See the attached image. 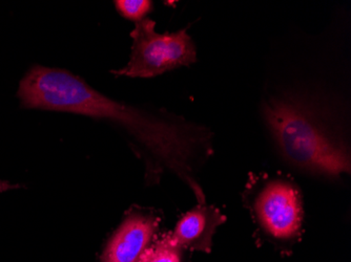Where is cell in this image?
Segmentation results:
<instances>
[{"instance_id": "1", "label": "cell", "mask_w": 351, "mask_h": 262, "mask_svg": "<svg viewBox=\"0 0 351 262\" xmlns=\"http://www.w3.org/2000/svg\"><path fill=\"white\" fill-rule=\"evenodd\" d=\"M21 107L66 112L108 124L128 140L145 165L147 184L160 182L165 173L181 179L206 204L196 172L213 153L210 128L171 112H152L112 99L84 79L62 68L34 65L17 90Z\"/></svg>"}, {"instance_id": "2", "label": "cell", "mask_w": 351, "mask_h": 262, "mask_svg": "<svg viewBox=\"0 0 351 262\" xmlns=\"http://www.w3.org/2000/svg\"><path fill=\"white\" fill-rule=\"evenodd\" d=\"M262 116L280 155L295 169L331 179L350 173L344 128L320 98L295 92L269 96Z\"/></svg>"}, {"instance_id": "3", "label": "cell", "mask_w": 351, "mask_h": 262, "mask_svg": "<svg viewBox=\"0 0 351 262\" xmlns=\"http://www.w3.org/2000/svg\"><path fill=\"white\" fill-rule=\"evenodd\" d=\"M243 202L260 235L274 247L287 252L301 240L304 202L300 187L291 177L250 174Z\"/></svg>"}, {"instance_id": "4", "label": "cell", "mask_w": 351, "mask_h": 262, "mask_svg": "<svg viewBox=\"0 0 351 262\" xmlns=\"http://www.w3.org/2000/svg\"><path fill=\"white\" fill-rule=\"evenodd\" d=\"M131 37V58L124 68L110 72L116 76L155 78L197 61L196 45L187 29L159 34L155 21L145 18L135 23Z\"/></svg>"}, {"instance_id": "5", "label": "cell", "mask_w": 351, "mask_h": 262, "mask_svg": "<svg viewBox=\"0 0 351 262\" xmlns=\"http://www.w3.org/2000/svg\"><path fill=\"white\" fill-rule=\"evenodd\" d=\"M160 224L153 210L133 207L106 242L100 262H139L157 239Z\"/></svg>"}, {"instance_id": "6", "label": "cell", "mask_w": 351, "mask_h": 262, "mask_svg": "<svg viewBox=\"0 0 351 262\" xmlns=\"http://www.w3.org/2000/svg\"><path fill=\"white\" fill-rule=\"evenodd\" d=\"M226 222V216L217 207L198 205L185 213L171 235L185 251L210 254L217 228Z\"/></svg>"}, {"instance_id": "7", "label": "cell", "mask_w": 351, "mask_h": 262, "mask_svg": "<svg viewBox=\"0 0 351 262\" xmlns=\"http://www.w3.org/2000/svg\"><path fill=\"white\" fill-rule=\"evenodd\" d=\"M185 250L171 237V233L155 240L139 262H183Z\"/></svg>"}, {"instance_id": "8", "label": "cell", "mask_w": 351, "mask_h": 262, "mask_svg": "<svg viewBox=\"0 0 351 262\" xmlns=\"http://www.w3.org/2000/svg\"><path fill=\"white\" fill-rule=\"evenodd\" d=\"M114 3L122 17L135 23L147 18L153 10V3L149 0H118Z\"/></svg>"}, {"instance_id": "9", "label": "cell", "mask_w": 351, "mask_h": 262, "mask_svg": "<svg viewBox=\"0 0 351 262\" xmlns=\"http://www.w3.org/2000/svg\"><path fill=\"white\" fill-rule=\"evenodd\" d=\"M19 187V185L11 184V183L7 182V181H1L0 179V192L13 190V189H17Z\"/></svg>"}]
</instances>
